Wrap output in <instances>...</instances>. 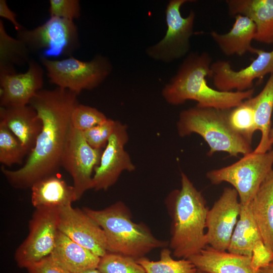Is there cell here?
Masks as SVG:
<instances>
[{
	"label": "cell",
	"mask_w": 273,
	"mask_h": 273,
	"mask_svg": "<svg viewBox=\"0 0 273 273\" xmlns=\"http://www.w3.org/2000/svg\"><path fill=\"white\" fill-rule=\"evenodd\" d=\"M77 95L68 89H41L30 105L36 111L42 126L35 146L25 164L12 170L3 165L1 170L8 183L16 189L31 188L38 180L56 175L71 126L73 110L79 104Z\"/></svg>",
	"instance_id": "6da1fadb"
},
{
	"label": "cell",
	"mask_w": 273,
	"mask_h": 273,
	"mask_svg": "<svg viewBox=\"0 0 273 273\" xmlns=\"http://www.w3.org/2000/svg\"><path fill=\"white\" fill-rule=\"evenodd\" d=\"M211 64L212 59L206 52L190 54L162 90L166 102L179 105L193 100L201 107L230 110L252 97L253 88L243 92H222L210 87L206 77H211Z\"/></svg>",
	"instance_id": "7a4b0ae2"
},
{
	"label": "cell",
	"mask_w": 273,
	"mask_h": 273,
	"mask_svg": "<svg viewBox=\"0 0 273 273\" xmlns=\"http://www.w3.org/2000/svg\"><path fill=\"white\" fill-rule=\"evenodd\" d=\"M180 176V188L168 198L172 209L169 246L174 257L188 259L208 246L204 230L208 208L188 176L181 172Z\"/></svg>",
	"instance_id": "3957f363"
},
{
	"label": "cell",
	"mask_w": 273,
	"mask_h": 273,
	"mask_svg": "<svg viewBox=\"0 0 273 273\" xmlns=\"http://www.w3.org/2000/svg\"><path fill=\"white\" fill-rule=\"evenodd\" d=\"M82 209L103 230L108 252L132 257H144L152 250L166 245L156 238L144 223L132 221L128 208L121 201L101 210Z\"/></svg>",
	"instance_id": "277c9868"
},
{
	"label": "cell",
	"mask_w": 273,
	"mask_h": 273,
	"mask_svg": "<svg viewBox=\"0 0 273 273\" xmlns=\"http://www.w3.org/2000/svg\"><path fill=\"white\" fill-rule=\"evenodd\" d=\"M229 111L197 105L184 110L180 112L176 123L177 133L180 137L193 133L200 135L209 147V156L218 152H225L236 157L252 152V143L237 133L230 125Z\"/></svg>",
	"instance_id": "5b68a950"
},
{
	"label": "cell",
	"mask_w": 273,
	"mask_h": 273,
	"mask_svg": "<svg viewBox=\"0 0 273 273\" xmlns=\"http://www.w3.org/2000/svg\"><path fill=\"white\" fill-rule=\"evenodd\" d=\"M272 165L273 146L265 153L253 151L230 165L208 171L206 175L213 185L231 184L238 193L241 205H245L251 202L273 170Z\"/></svg>",
	"instance_id": "8992f818"
},
{
	"label": "cell",
	"mask_w": 273,
	"mask_h": 273,
	"mask_svg": "<svg viewBox=\"0 0 273 273\" xmlns=\"http://www.w3.org/2000/svg\"><path fill=\"white\" fill-rule=\"evenodd\" d=\"M51 83L79 95L83 90L98 86L112 71L109 60L98 55L89 61H82L72 56L62 60L40 57Z\"/></svg>",
	"instance_id": "52a82bcc"
},
{
	"label": "cell",
	"mask_w": 273,
	"mask_h": 273,
	"mask_svg": "<svg viewBox=\"0 0 273 273\" xmlns=\"http://www.w3.org/2000/svg\"><path fill=\"white\" fill-rule=\"evenodd\" d=\"M17 38L31 53L50 59L69 57L79 47L78 28L74 21L50 17L44 23L32 29L23 28Z\"/></svg>",
	"instance_id": "ba28073f"
},
{
	"label": "cell",
	"mask_w": 273,
	"mask_h": 273,
	"mask_svg": "<svg viewBox=\"0 0 273 273\" xmlns=\"http://www.w3.org/2000/svg\"><path fill=\"white\" fill-rule=\"evenodd\" d=\"M58 208L35 209L29 222V233L17 248L14 258L18 267L27 268L49 256L59 232Z\"/></svg>",
	"instance_id": "9c48e42d"
},
{
	"label": "cell",
	"mask_w": 273,
	"mask_h": 273,
	"mask_svg": "<svg viewBox=\"0 0 273 273\" xmlns=\"http://www.w3.org/2000/svg\"><path fill=\"white\" fill-rule=\"evenodd\" d=\"M193 0H171L165 11L167 30L164 37L146 50L150 58L170 62L185 56L190 48V38L193 33L195 13L191 10L183 17L180 9L183 5Z\"/></svg>",
	"instance_id": "30bf717a"
},
{
	"label": "cell",
	"mask_w": 273,
	"mask_h": 273,
	"mask_svg": "<svg viewBox=\"0 0 273 273\" xmlns=\"http://www.w3.org/2000/svg\"><path fill=\"white\" fill-rule=\"evenodd\" d=\"M103 151L90 146L82 132L71 125L62 155L61 166L72 178L76 200L92 189V173L100 163Z\"/></svg>",
	"instance_id": "8fae6325"
},
{
	"label": "cell",
	"mask_w": 273,
	"mask_h": 273,
	"mask_svg": "<svg viewBox=\"0 0 273 273\" xmlns=\"http://www.w3.org/2000/svg\"><path fill=\"white\" fill-rule=\"evenodd\" d=\"M128 138L127 126L116 120L114 130L103 149L100 163L94 169L92 189L106 191L116 183L123 171H132L135 169L125 150Z\"/></svg>",
	"instance_id": "7c38bea8"
},
{
	"label": "cell",
	"mask_w": 273,
	"mask_h": 273,
	"mask_svg": "<svg viewBox=\"0 0 273 273\" xmlns=\"http://www.w3.org/2000/svg\"><path fill=\"white\" fill-rule=\"evenodd\" d=\"M233 188L223 189L219 198L208 209L206 220L208 245L216 250L227 251L239 217L241 204Z\"/></svg>",
	"instance_id": "4fadbf2b"
},
{
	"label": "cell",
	"mask_w": 273,
	"mask_h": 273,
	"mask_svg": "<svg viewBox=\"0 0 273 273\" xmlns=\"http://www.w3.org/2000/svg\"><path fill=\"white\" fill-rule=\"evenodd\" d=\"M257 58L247 67L234 70L228 61L218 60L212 63L213 82L222 92L246 91L252 88L253 81L273 73V50L265 52L257 49Z\"/></svg>",
	"instance_id": "5bb4252c"
},
{
	"label": "cell",
	"mask_w": 273,
	"mask_h": 273,
	"mask_svg": "<svg viewBox=\"0 0 273 273\" xmlns=\"http://www.w3.org/2000/svg\"><path fill=\"white\" fill-rule=\"evenodd\" d=\"M58 210L60 232L100 257L108 252L103 230L83 209L70 205Z\"/></svg>",
	"instance_id": "9a60e30c"
},
{
	"label": "cell",
	"mask_w": 273,
	"mask_h": 273,
	"mask_svg": "<svg viewBox=\"0 0 273 273\" xmlns=\"http://www.w3.org/2000/svg\"><path fill=\"white\" fill-rule=\"evenodd\" d=\"M26 72L0 74L1 107L26 106L43 85L44 71L36 61L31 60Z\"/></svg>",
	"instance_id": "2e32d148"
},
{
	"label": "cell",
	"mask_w": 273,
	"mask_h": 273,
	"mask_svg": "<svg viewBox=\"0 0 273 273\" xmlns=\"http://www.w3.org/2000/svg\"><path fill=\"white\" fill-rule=\"evenodd\" d=\"M0 121L18 139L27 152L34 148L42 129V122L30 105L0 107Z\"/></svg>",
	"instance_id": "e0dca14e"
},
{
	"label": "cell",
	"mask_w": 273,
	"mask_h": 273,
	"mask_svg": "<svg viewBox=\"0 0 273 273\" xmlns=\"http://www.w3.org/2000/svg\"><path fill=\"white\" fill-rule=\"evenodd\" d=\"M188 259L197 269L208 273H258L251 266V257L216 250L209 245Z\"/></svg>",
	"instance_id": "ac0fdd59"
},
{
	"label": "cell",
	"mask_w": 273,
	"mask_h": 273,
	"mask_svg": "<svg viewBox=\"0 0 273 273\" xmlns=\"http://www.w3.org/2000/svg\"><path fill=\"white\" fill-rule=\"evenodd\" d=\"M50 256L55 262L71 273H83L97 269L101 258L59 231Z\"/></svg>",
	"instance_id": "d6986e66"
},
{
	"label": "cell",
	"mask_w": 273,
	"mask_h": 273,
	"mask_svg": "<svg viewBox=\"0 0 273 273\" xmlns=\"http://www.w3.org/2000/svg\"><path fill=\"white\" fill-rule=\"evenodd\" d=\"M226 4L230 15H243L254 23V40L273 43V0H227Z\"/></svg>",
	"instance_id": "ffe728a7"
},
{
	"label": "cell",
	"mask_w": 273,
	"mask_h": 273,
	"mask_svg": "<svg viewBox=\"0 0 273 273\" xmlns=\"http://www.w3.org/2000/svg\"><path fill=\"white\" fill-rule=\"evenodd\" d=\"M256 28L249 18L238 15L230 30L225 33L213 31L210 35L221 51L226 56H243L247 52L256 54L257 49L251 45Z\"/></svg>",
	"instance_id": "44dd1931"
},
{
	"label": "cell",
	"mask_w": 273,
	"mask_h": 273,
	"mask_svg": "<svg viewBox=\"0 0 273 273\" xmlns=\"http://www.w3.org/2000/svg\"><path fill=\"white\" fill-rule=\"evenodd\" d=\"M30 188L31 203L35 209H59L77 201L73 186L56 175L38 180Z\"/></svg>",
	"instance_id": "7402d4cb"
},
{
	"label": "cell",
	"mask_w": 273,
	"mask_h": 273,
	"mask_svg": "<svg viewBox=\"0 0 273 273\" xmlns=\"http://www.w3.org/2000/svg\"><path fill=\"white\" fill-rule=\"evenodd\" d=\"M251 203L261 240L273 251V170L262 183Z\"/></svg>",
	"instance_id": "603a6c76"
},
{
	"label": "cell",
	"mask_w": 273,
	"mask_h": 273,
	"mask_svg": "<svg viewBox=\"0 0 273 273\" xmlns=\"http://www.w3.org/2000/svg\"><path fill=\"white\" fill-rule=\"evenodd\" d=\"M259 240H262L261 237L253 214L251 203L241 205L239 217L227 251L251 257L253 248Z\"/></svg>",
	"instance_id": "cb8c5ba5"
},
{
	"label": "cell",
	"mask_w": 273,
	"mask_h": 273,
	"mask_svg": "<svg viewBox=\"0 0 273 273\" xmlns=\"http://www.w3.org/2000/svg\"><path fill=\"white\" fill-rule=\"evenodd\" d=\"M248 100L254 111L257 130L261 132L260 142L253 152L265 153L271 148L269 143V135L273 110V73L270 74L262 90Z\"/></svg>",
	"instance_id": "d4e9b609"
},
{
	"label": "cell",
	"mask_w": 273,
	"mask_h": 273,
	"mask_svg": "<svg viewBox=\"0 0 273 273\" xmlns=\"http://www.w3.org/2000/svg\"><path fill=\"white\" fill-rule=\"evenodd\" d=\"M31 52L20 39L7 32L0 20V74L16 73L15 67L29 63Z\"/></svg>",
	"instance_id": "484cf974"
},
{
	"label": "cell",
	"mask_w": 273,
	"mask_h": 273,
	"mask_svg": "<svg viewBox=\"0 0 273 273\" xmlns=\"http://www.w3.org/2000/svg\"><path fill=\"white\" fill-rule=\"evenodd\" d=\"M136 261L146 273H196L197 270L188 259H174L171 251L167 248L161 251L159 260H150L144 257Z\"/></svg>",
	"instance_id": "4316f807"
},
{
	"label": "cell",
	"mask_w": 273,
	"mask_h": 273,
	"mask_svg": "<svg viewBox=\"0 0 273 273\" xmlns=\"http://www.w3.org/2000/svg\"><path fill=\"white\" fill-rule=\"evenodd\" d=\"M228 120L234 130L252 143L253 135L257 130L254 111L248 99L230 110Z\"/></svg>",
	"instance_id": "83f0119b"
},
{
	"label": "cell",
	"mask_w": 273,
	"mask_h": 273,
	"mask_svg": "<svg viewBox=\"0 0 273 273\" xmlns=\"http://www.w3.org/2000/svg\"><path fill=\"white\" fill-rule=\"evenodd\" d=\"M27 153L18 139L0 121V162L9 167L21 164Z\"/></svg>",
	"instance_id": "f1b7e54d"
},
{
	"label": "cell",
	"mask_w": 273,
	"mask_h": 273,
	"mask_svg": "<svg viewBox=\"0 0 273 273\" xmlns=\"http://www.w3.org/2000/svg\"><path fill=\"white\" fill-rule=\"evenodd\" d=\"M97 269L101 273H146L136 259L109 252L101 257Z\"/></svg>",
	"instance_id": "f546056e"
},
{
	"label": "cell",
	"mask_w": 273,
	"mask_h": 273,
	"mask_svg": "<svg viewBox=\"0 0 273 273\" xmlns=\"http://www.w3.org/2000/svg\"><path fill=\"white\" fill-rule=\"evenodd\" d=\"M107 119L103 113L96 108L78 104L72 113L71 125L82 132L104 122Z\"/></svg>",
	"instance_id": "4dcf8cb0"
},
{
	"label": "cell",
	"mask_w": 273,
	"mask_h": 273,
	"mask_svg": "<svg viewBox=\"0 0 273 273\" xmlns=\"http://www.w3.org/2000/svg\"><path fill=\"white\" fill-rule=\"evenodd\" d=\"M116 120L108 118L104 122L82 131L88 144L93 148L104 149L113 133Z\"/></svg>",
	"instance_id": "1f68e13d"
},
{
	"label": "cell",
	"mask_w": 273,
	"mask_h": 273,
	"mask_svg": "<svg viewBox=\"0 0 273 273\" xmlns=\"http://www.w3.org/2000/svg\"><path fill=\"white\" fill-rule=\"evenodd\" d=\"M50 17L74 21L80 15V5L78 0H50Z\"/></svg>",
	"instance_id": "d6a6232c"
},
{
	"label": "cell",
	"mask_w": 273,
	"mask_h": 273,
	"mask_svg": "<svg viewBox=\"0 0 273 273\" xmlns=\"http://www.w3.org/2000/svg\"><path fill=\"white\" fill-rule=\"evenodd\" d=\"M273 260V251L265 245L262 240L258 241L254 245L251 257V264L256 272L266 266Z\"/></svg>",
	"instance_id": "836d02e7"
},
{
	"label": "cell",
	"mask_w": 273,
	"mask_h": 273,
	"mask_svg": "<svg viewBox=\"0 0 273 273\" xmlns=\"http://www.w3.org/2000/svg\"><path fill=\"white\" fill-rule=\"evenodd\" d=\"M27 269L28 273H71L55 262L50 255Z\"/></svg>",
	"instance_id": "e575fe53"
},
{
	"label": "cell",
	"mask_w": 273,
	"mask_h": 273,
	"mask_svg": "<svg viewBox=\"0 0 273 273\" xmlns=\"http://www.w3.org/2000/svg\"><path fill=\"white\" fill-rule=\"evenodd\" d=\"M0 16L11 22L17 31L23 28L17 21L16 14L9 8L6 0H0Z\"/></svg>",
	"instance_id": "d590c367"
},
{
	"label": "cell",
	"mask_w": 273,
	"mask_h": 273,
	"mask_svg": "<svg viewBox=\"0 0 273 273\" xmlns=\"http://www.w3.org/2000/svg\"><path fill=\"white\" fill-rule=\"evenodd\" d=\"M258 273H273V260L266 266L260 269Z\"/></svg>",
	"instance_id": "8d00e7d4"
},
{
	"label": "cell",
	"mask_w": 273,
	"mask_h": 273,
	"mask_svg": "<svg viewBox=\"0 0 273 273\" xmlns=\"http://www.w3.org/2000/svg\"><path fill=\"white\" fill-rule=\"evenodd\" d=\"M269 143L271 148L273 146V127L271 128L269 135Z\"/></svg>",
	"instance_id": "74e56055"
},
{
	"label": "cell",
	"mask_w": 273,
	"mask_h": 273,
	"mask_svg": "<svg viewBox=\"0 0 273 273\" xmlns=\"http://www.w3.org/2000/svg\"><path fill=\"white\" fill-rule=\"evenodd\" d=\"M83 273H101L99 270L97 269H93L89 270H87L86 271H85Z\"/></svg>",
	"instance_id": "f35d334b"
},
{
	"label": "cell",
	"mask_w": 273,
	"mask_h": 273,
	"mask_svg": "<svg viewBox=\"0 0 273 273\" xmlns=\"http://www.w3.org/2000/svg\"><path fill=\"white\" fill-rule=\"evenodd\" d=\"M196 273H208V272L197 269Z\"/></svg>",
	"instance_id": "ab89813d"
}]
</instances>
